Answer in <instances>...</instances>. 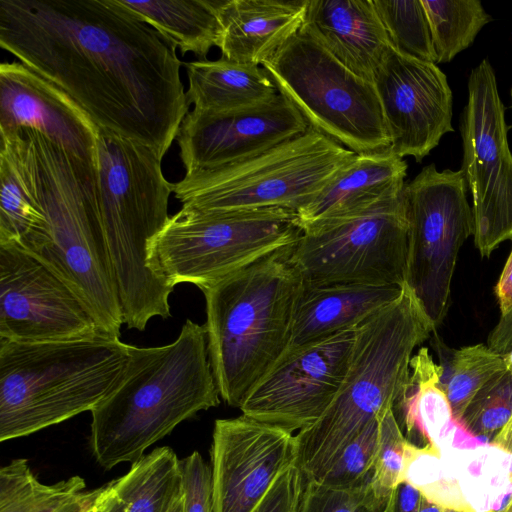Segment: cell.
<instances>
[{"instance_id": "36", "label": "cell", "mask_w": 512, "mask_h": 512, "mask_svg": "<svg viewBox=\"0 0 512 512\" xmlns=\"http://www.w3.org/2000/svg\"><path fill=\"white\" fill-rule=\"evenodd\" d=\"M180 466L183 512H214L211 465L194 451Z\"/></svg>"}, {"instance_id": "45", "label": "cell", "mask_w": 512, "mask_h": 512, "mask_svg": "<svg viewBox=\"0 0 512 512\" xmlns=\"http://www.w3.org/2000/svg\"><path fill=\"white\" fill-rule=\"evenodd\" d=\"M502 512H512V497L510 498L509 502L506 504Z\"/></svg>"}, {"instance_id": "25", "label": "cell", "mask_w": 512, "mask_h": 512, "mask_svg": "<svg viewBox=\"0 0 512 512\" xmlns=\"http://www.w3.org/2000/svg\"><path fill=\"white\" fill-rule=\"evenodd\" d=\"M188 77L186 96L194 109L204 113H225L256 106L278 94L260 66L221 57L184 63Z\"/></svg>"}, {"instance_id": "37", "label": "cell", "mask_w": 512, "mask_h": 512, "mask_svg": "<svg viewBox=\"0 0 512 512\" xmlns=\"http://www.w3.org/2000/svg\"><path fill=\"white\" fill-rule=\"evenodd\" d=\"M306 477L297 464L287 468L251 512H299Z\"/></svg>"}, {"instance_id": "24", "label": "cell", "mask_w": 512, "mask_h": 512, "mask_svg": "<svg viewBox=\"0 0 512 512\" xmlns=\"http://www.w3.org/2000/svg\"><path fill=\"white\" fill-rule=\"evenodd\" d=\"M23 129L0 132V244L20 245L45 229Z\"/></svg>"}, {"instance_id": "33", "label": "cell", "mask_w": 512, "mask_h": 512, "mask_svg": "<svg viewBox=\"0 0 512 512\" xmlns=\"http://www.w3.org/2000/svg\"><path fill=\"white\" fill-rule=\"evenodd\" d=\"M378 427L379 420L370 423L316 481L340 489H352L370 482L376 458Z\"/></svg>"}, {"instance_id": "29", "label": "cell", "mask_w": 512, "mask_h": 512, "mask_svg": "<svg viewBox=\"0 0 512 512\" xmlns=\"http://www.w3.org/2000/svg\"><path fill=\"white\" fill-rule=\"evenodd\" d=\"M80 476L52 485L41 483L23 458L0 469V512H59L85 491Z\"/></svg>"}, {"instance_id": "46", "label": "cell", "mask_w": 512, "mask_h": 512, "mask_svg": "<svg viewBox=\"0 0 512 512\" xmlns=\"http://www.w3.org/2000/svg\"><path fill=\"white\" fill-rule=\"evenodd\" d=\"M511 455H512V452H511ZM509 478L512 483V461H511V465H510V469H509Z\"/></svg>"}, {"instance_id": "41", "label": "cell", "mask_w": 512, "mask_h": 512, "mask_svg": "<svg viewBox=\"0 0 512 512\" xmlns=\"http://www.w3.org/2000/svg\"><path fill=\"white\" fill-rule=\"evenodd\" d=\"M100 488L85 490L79 498L62 508L59 512H90L98 497Z\"/></svg>"}, {"instance_id": "13", "label": "cell", "mask_w": 512, "mask_h": 512, "mask_svg": "<svg viewBox=\"0 0 512 512\" xmlns=\"http://www.w3.org/2000/svg\"><path fill=\"white\" fill-rule=\"evenodd\" d=\"M462 171L470 190L474 244L482 257L512 240V153L505 108L490 61L483 59L468 79L461 120Z\"/></svg>"}, {"instance_id": "34", "label": "cell", "mask_w": 512, "mask_h": 512, "mask_svg": "<svg viewBox=\"0 0 512 512\" xmlns=\"http://www.w3.org/2000/svg\"><path fill=\"white\" fill-rule=\"evenodd\" d=\"M408 441L402 433L394 409L379 419L378 443L372 477L377 498L386 504L394 487L402 480Z\"/></svg>"}, {"instance_id": "23", "label": "cell", "mask_w": 512, "mask_h": 512, "mask_svg": "<svg viewBox=\"0 0 512 512\" xmlns=\"http://www.w3.org/2000/svg\"><path fill=\"white\" fill-rule=\"evenodd\" d=\"M407 168L406 161L390 147L355 154L319 195L297 212L302 229L403 190Z\"/></svg>"}, {"instance_id": "44", "label": "cell", "mask_w": 512, "mask_h": 512, "mask_svg": "<svg viewBox=\"0 0 512 512\" xmlns=\"http://www.w3.org/2000/svg\"><path fill=\"white\" fill-rule=\"evenodd\" d=\"M504 361L507 368H512V349L504 354Z\"/></svg>"}, {"instance_id": "19", "label": "cell", "mask_w": 512, "mask_h": 512, "mask_svg": "<svg viewBox=\"0 0 512 512\" xmlns=\"http://www.w3.org/2000/svg\"><path fill=\"white\" fill-rule=\"evenodd\" d=\"M34 129L97 169L99 127L54 84L19 61L0 65V132Z\"/></svg>"}, {"instance_id": "28", "label": "cell", "mask_w": 512, "mask_h": 512, "mask_svg": "<svg viewBox=\"0 0 512 512\" xmlns=\"http://www.w3.org/2000/svg\"><path fill=\"white\" fill-rule=\"evenodd\" d=\"M441 366L440 386L457 424L477 392L506 367L504 355L484 344L447 348L435 339Z\"/></svg>"}, {"instance_id": "30", "label": "cell", "mask_w": 512, "mask_h": 512, "mask_svg": "<svg viewBox=\"0 0 512 512\" xmlns=\"http://www.w3.org/2000/svg\"><path fill=\"white\" fill-rule=\"evenodd\" d=\"M427 14L437 64L467 49L493 19L479 0H421Z\"/></svg>"}, {"instance_id": "2", "label": "cell", "mask_w": 512, "mask_h": 512, "mask_svg": "<svg viewBox=\"0 0 512 512\" xmlns=\"http://www.w3.org/2000/svg\"><path fill=\"white\" fill-rule=\"evenodd\" d=\"M207 331L187 319L171 343L129 345V359L107 396L91 411V447L111 469L135 462L181 422L218 406Z\"/></svg>"}, {"instance_id": "31", "label": "cell", "mask_w": 512, "mask_h": 512, "mask_svg": "<svg viewBox=\"0 0 512 512\" xmlns=\"http://www.w3.org/2000/svg\"><path fill=\"white\" fill-rule=\"evenodd\" d=\"M457 426L490 445L504 429L512 428V368L498 372L477 392Z\"/></svg>"}, {"instance_id": "43", "label": "cell", "mask_w": 512, "mask_h": 512, "mask_svg": "<svg viewBox=\"0 0 512 512\" xmlns=\"http://www.w3.org/2000/svg\"><path fill=\"white\" fill-rule=\"evenodd\" d=\"M169 512H183L182 495L176 500Z\"/></svg>"}, {"instance_id": "14", "label": "cell", "mask_w": 512, "mask_h": 512, "mask_svg": "<svg viewBox=\"0 0 512 512\" xmlns=\"http://www.w3.org/2000/svg\"><path fill=\"white\" fill-rule=\"evenodd\" d=\"M356 329L288 348L248 393L239 408L242 414L291 433L312 426L340 389Z\"/></svg>"}, {"instance_id": "5", "label": "cell", "mask_w": 512, "mask_h": 512, "mask_svg": "<svg viewBox=\"0 0 512 512\" xmlns=\"http://www.w3.org/2000/svg\"><path fill=\"white\" fill-rule=\"evenodd\" d=\"M435 330L406 284L397 299L357 327L337 395L312 426L296 433L297 465L306 479H319L370 423L394 409L408 384L414 349Z\"/></svg>"}, {"instance_id": "8", "label": "cell", "mask_w": 512, "mask_h": 512, "mask_svg": "<svg viewBox=\"0 0 512 512\" xmlns=\"http://www.w3.org/2000/svg\"><path fill=\"white\" fill-rule=\"evenodd\" d=\"M356 153L309 127L245 160L185 174L173 183L182 208L235 211L308 205Z\"/></svg>"}, {"instance_id": "4", "label": "cell", "mask_w": 512, "mask_h": 512, "mask_svg": "<svg viewBox=\"0 0 512 512\" xmlns=\"http://www.w3.org/2000/svg\"><path fill=\"white\" fill-rule=\"evenodd\" d=\"M98 195L102 225L118 286L123 322L144 331L171 316L174 289L149 266L150 248L167 224L172 185L151 148L99 128Z\"/></svg>"}, {"instance_id": "15", "label": "cell", "mask_w": 512, "mask_h": 512, "mask_svg": "<svg viewBox=\"0 0 512 512\" xmlns=\"http://www.w3.org/2000/svg\"><path fill=\"white\" fill-rule=\"evenodd\" d=\"M102 333L77 295L49 268L0 244V339L37 343Z\"/></svg>"}, {"instance_id": "9", "label": "cell", "mask_w": 512, "mask_h": 512, "mask_svg": "<svg viewBox=\"0 0 512 512\" xmlns=\"http://www.w3.org/2000/svg\"><path fill=\"white\" fill-rule=\"evenodd\" d=\"M302 227L285 208L201 212L182 208L153 241L149 266L171 286L200 290L296 244Z\"/></svg>"}, {"instance_id": "18", "label": "cell", "mask_w": 512, "mask_h": 512, "mask_svg": "<svg viewBox=\"0 0 512 512\" xmlns=\"http://www.w3.org/2000/svg\"><path fill=\"white\" fill-rule=\"evenodd\" d=\"M308 123L282 94L225 112L190 111L176 141L186 173L217 168L266 152L307 131Z\"/></svg>"}, {"instance_id": "42", "label": "cell", "mask_w": 512, "mask_h": 512, "mask_svg": "<svg viewBox=\"0 0 512 512\" xmlns=\"http://www.w3.org/2000/svg\"><path fill=\"white\" fill-rule=\"evenodd\" d=\"M418 512H460L458 510L452 509L448 506H444L440 503H437L424 494L422 496L420 506Z\"/></svg>"}, {"instance_id": "38", "label": "cell", "mask_w": 512, "mask_h": 512, "mask_svg": "<svg viewBox=\"0 0 512 512\" xmlns=\"http://www.w3.org/2000/svg\"><path fill=\"white\" fill-rule=\"evenodd\" d=\"M422 496L417 487L400 481L390 493L383 512H418Z\"/></svg>"}, {"instance_id": "12", "label": "cell", "mask_w": 512, "mask_h": 512, "mask_svg": "<svg viewBox=\"0 0 512 512\" xmlns=\"http://www.w3.org/2000/svg\"><path fill=\"white\" fill-rule=\"evenodd\" d=\"M462 170L425 166L404 186L408 216L406 285L437 328L450 305L458 252L474 234Z\"/></svg>"}, {"instance_id": "7", "label": "cell", "mask_w": 512, "mask_h": 512, "mask_svg": "<svg viewBox=\"0 0 512 512\" xmlns=\"http://www.w3.org/2000/svg\"><path fill=\"white\" fill-rule=\"evenodd\" d=\"M128 359L129 344L104 333L37 343L0 339V441L91 412Z\"/></svg>"}, {"instance_id": "47", "label": "cell", "mask_w": 512, "mask_h": 512, "mask_svg": "<svg viewBox=\"0 0 512 512\" xmlns=\"http://www.w3.org/2000/svg\"><path fill=\"white\" fill-rule=\"evenodd\" d=\"M511 100H512V89H511Z\"/></svg>"}, {"instance_id": "21", "label": "cell", "mask_w": 512, "mask_h": 512, "mask_svg": "<svg viewBox=\"0 0 512 512\" xmlns=\"http://www.w3.org/2000/svg\"><path fill=\"white\" fill-rule=\"evenodd\" d=\"M308 0H221L222 57L259 66L302 28Z\"/></svg>"}, {"instance_id": "11", "label": "cell", "mask_w": 512, "mask_h": 512, "mask_svg": "<svg viewBox=\"0 0 512 512\" xmlns=\"http://www.w3.org/2000/svg\"><path fill=\"white\" fill-rule=\"evenodd\" d=\"M408 228L403 189L305 226L291 259L306 284L403 286Z\"/></svg>"}, {"instance_id": "39", "label": "cell", "mask_w": 512, "mask_h": 512, "mask_svg": "<svg viewBox=\"0 0 512 512\" xmlns=\"http://www.w3.org/2000/svg\"><path fill=\"white\" fill-rule=\"evenodd\" d=\"M487 346L502 355L512 349V313L500 317L487 338Z\"/></svg>"}, {"instance_id": "20", "label": "cell", "mask_w": 512, "mask_h": 512, "mask_svg": "<svg viewBox=\"0 0 512 512\" xmlns=\"http://www.w3.org/2000/svg\"><path fill=\"white\" fill-rule=\"evenodd\" d=\"M303 27L370 82L391 46L372 0H308Z\"/></svg>"}, {"instance_id": "27", "label": "cell", "mask_w": 512, "mask_h": 512, "mask_svg": "<svg viewBox=\"0 0 512 512\" xmlns=\"http://www.w3.org/2000/svg\"><path fill=\"white\" fill-rule=\"evenodd\" d=\"M120 1L183 56L191 52L198 60H204L210 49L220 44L221 0Z\"/></svg>"}, {"instance_id": "6", "label": "cell", "mask_w": 512, "mask_h": 512, "mask_svg": "<svg viewBox=\"0 0 512 512\" xmlns=\"http://www.w3.org/2000/svg\"><path fill=\"white\" fill-rule=\"evenodd\" d=\"M293 246L201 290L212 372L220 397L232 407L240 408L289 348L303 287Z\"/></svg>"}, {"instance_id": "40", "label": "cell", "mask_w": 512, "mask_h": 512, "mask_svg": "<svg viewBox=\"0 0 512 512\" xmlns=\"http://www.w3.org/2000/svg\"><path fill=\"white\" fill-rule=\"evenodd\" d=\"M512 241V240H511ZM501 317L512 313V249L495 287Z\"/></svg>"}, {"instance_id": "1", "label": "cell", "mask_w": 512, "mask_h": 512, "mask_svg": "<svg viewBox=\"0 0 512 512\" xmlns=\"http://www.w3.org/2000/svg\"><path fill=\"white\" fill-rule=\"evenodd\" d=\"M0 46L161 158L189 113L176 48L120 0H0Z\"/></svg>"}, {"instance_id": "17", "label": "cell", "mask_w": 512, "mask_h": 512, "mask_svg": "<svg viewBox=\"0 0 512 512\" xmlns=\"http://www.w3.org/2000/svg\"><path fill=\"white\" fill-rule=\"evenodd\" d=\"M214 512H251L297 464L296 434L246 415L217 419L210 449Z\"/></svg>"}, {"instance_id": "26", "label": "cell", "mask_w": 512, "mask_h": 512, "mask_svg": "<svg viewBox=\"0 0 512 512\" xmlns=\"http://www.w3.org/2000/svg\"><path fill=\"white\" fill-rule=\"evenodd\" d=\"M181 495L180 460L170 447L163 446L101 487L93 512H169Z\"/></svg>"}, {"instance_id": "16", "label": "cell", "mask_w": 512, "mask_h": 512, "mask_svg": "<svg viewBox=\"0 0 512 512\" xmlns=\"http://www.w3.org/2000/svg\"><path fill=\"white\" fill-rule=\"evenodd\" d=\"M373 83L390 136V148L399 157L416 162L453 132V96L446 75L432 62L389 47Z\"/></svg>"}, {"instance_id": "35", "label": "cell", "mask_w": 512, "mask_h": 512, "mask_svg": "<svg viewBox=\"0 0 512 512\" xmlns=\"http://www.w3.org/2000/svg\"><path fill=\"white\" fill-rule=\"evenodd\" d=\"M384 507L371 481L352 489H340L306 479L299 512H383Z\"/></svg>"}, {"instance_id": "3", "label": "cell", "mask_w": 512, "mask_h": 512, "mask_svg": "<svg viewBox=\"0 0 512 512\" xmlns=\"http://www.w3.org/2000/svg\"><path fill=\"white\" fill-rule=\"evenodd\" d=\"M23 131L46 226L18 247L77 295L102 333L120 338L123 314L101 220L97 169L42 133Z\"/></svg>"}, {"instance_id": "22", "label": "cell", "mask_w": 512, "mask_h": 512, "mask_svg": "<svg viewBox=\"0 0 512 512\" xmlns=\"http://www.w3.org/2000/svg\"><path fill=\"white\" fill-rule=\"evenodd\" d=\"M403 286L360 283L306 284L295 308L289 348L356 328L399 297Z\"/></svg>"}, {"instance_id": "10", "label": "cell", "mask_w": 512, "mask_h": 512, "mask_svg": "<svg viewBox=\"0 0 512 512\" xmlns=\"http://www.w3.org/2000/svg\"><path fill=\"white\" fill-rule=\"evenodd\" d=\"M262 68L309 127L356 154L390 147L374 83L341 63L305 27Z\"/></svg>"}, {"instance_id": "32", "label": "cell", "mask_w": 512, "mask_h": 512, "mask_svg": "<svg viewBox=\"0 0 512 512\" xmlns=\"http://www.w3.org/2000/svg\"><path fill=\"white\" fill-rule=\"evenodd\" d=\"M372 1L394 49L437 64L430 26L421 0Z\"/></svg>"}]
</instances>
